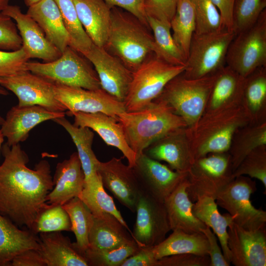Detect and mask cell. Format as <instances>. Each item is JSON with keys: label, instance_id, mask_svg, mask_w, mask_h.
<instances>
[{"label": "cell", "instance_id": "cell-37", "mask_svg": "<svg viewBox=\"0 0 266 266\" xmlns=\"http://www.w3.org/2000/svg\"><path fill=\"white\" fill-rule=\"evenodd\" d=\"M147 19L153 33L155 56L170 64L185 66L186 58L173 39L170 24L150 16Z\"/></svg>", "mask_w": 266, "mask_h": 266}, {"label": "cell", "instance_id": "cell-6", "mask_svg": "<svg viewBox=\"0 0 266 266\" xmlns=\"http://www.w3.org/2000/svg\"><path fill=\"white\" fill-rule=\"evenodd\" d=\"M185 69V66L170 64L154 54L147 58L133 72L124 101L126 112L144 108L159 96L171 79L183 73Z\"/></svg>", "mask_w": 266, "mask_h": 266}, {"label": "cell", "instance_id": "cell-40", "mask_svg": "<svg viewBox=\"0 0 266 266\" xmlns=\"http://www.w3.org/2000/svg\"><path fill=\"white\" fill-rule=\"evenodd\" d=\"M59 7L69 37V46L83 56L93 44L78 17L73 0H54Z\"/></svg>", "mask_w": 266, "mask_h": 266}, {"label": "cell", "instance_id": "cell-57", "mask_svg": "<svg viewBox=\"0 0 266 266\" xmlns=\"http://www.w3.org/2000/svg\"><path fill=\"white\" fill-rule=\"evenodd\" d=\"M25 4L28 7H30V6L40 1L41 0H24Z\"/></svg>", "mask_w": 266, "mask_h": 266}, {"label": "cell", "instance_id": "cell-29", "mask_svg": "<svg viewBox=\"0 0 266 266\" xmlns=\"http://www.w3.org/2000/svg\"><path fill=\"white\" fill-rule=\"evenodd\" d=\"M29 249H39V237L0 214V266H10L16 255Z\"/></svg>", "mask_w": 266, "mask_h": 266}, {"label": "cell", "instance_id": "cell-14", "mask_svg": "<svg viewBox=\"0 0 266 266\" xmlns=\"http://www.w3.org/2000/svg\"><path fill=\"white\" fill-rule=\"evenodd\" d=\"M135 212L136 219L131 235L138 246H154L166 238L170 229L164 203L142 191Z\"/></svg>", "mask_w": 266, "mask_h": 266}, {"label": "cell", "instance_id": "cell-10", "mask_svg": "<svg viewBox=\"0 0 266 266\" xmlns=\"http://www.w3.org/2000/svg\"><path fill=\"white\" fill-rule=\"evenodd\" d=\"M228 152L211 153L195 160L188 171L187 189L192 202L208 196L215 200L218 194L234 178Z\"/></svg>", "mask_w": 266, "mask_h": 266}, {"label": "cell", "instance_id": "cell-39", "mask_svg": "<svg viewBox=\"0 0 266 266\" xmlns=\"http://www.w3.org/2000/svg\"><path fill=\"white\" fill-rule=\"evenodd\" d=\"M67 213L71 223V231L75 234L73 242L79 252L84 255L88 247V236L94 222V216L87 206L76 197L62 205Z\"/></svg>", "mask_w": 266, "mask_h": 266}, {"label": "cell", "instance_id": "cell-2", "mask_svg": "<svg viewBox=\"0 0 266 266\" xmlns=\"http://www.w3.org/2000/svg\"><path fill=\"white\" fill-rule=\"evenodd\" d=\"M251 122L243 101L204 111L193 127L186 128L195 160L211 153L228 152L236 130Z\"/></svg>", "mask_w": 266, "mask_h": 266}, {"label": "cell", "instance_id": "cell-30", "mask_svg": "<svg viewBox=\"0 0 266 266\" xmlns=\"http://www.w3.org/2000/svg\"><path fill=\"white\" fill-rule=\"evenodd\" d=\"M245 79L227 66L221 69L217 73L204 111L241 103Z\"/></svg>", "mask_w": 266, "mask_h": 266}, {"label": "cell", "instance_id": "cell-3", "mask_svg": "<svg viewBox=\"0 0 266 266\" xmlns=\"http://www.w3.org/2000/svg\"><path fill=\"white\" fill-rule=\"evenodd\" d=\"M117 119L136 159L158 139L177 129L187 128L184 119L169 106L155 100L140 110L118 114Z\"/></svg>", "mask_w": 266, "mask_h": 266}, {"label": "cell", "instance_id": "cell-48", "mask_svg": "<svg viewBox=\"0 0 266 266\" xmlns=\"http://www.w3.org/2000/svg\"><path fill=\"white\" fill-rule=\"evenodd\" d=\"M178 1V0H145L146 15L170 24L175 14Z\"/></svg>", "mask_w": 266, "mask_h": 266}, {"label": "cell", "instance_id": "cell-26", "mask_svg": "<svg viewBox=\"0 0 266 266\" xmlns=\"http://www.w3.org/2000/svg\"><path fill=\"white\" fill-rule=\"evenodd\" d=\"M38 237L46 266H88L84 255L61 231L41 233Z\"/></svg>", "mask_w": 266, "mask_h": 266}, {"label": "cell", "instance_id": "cell-16", "mask_svg": "<svg viewBox=\"0 0 266 266\" xmlns=\"http://www.w3.org/2000/svg\"><path fill=\"white\" fill-rule=\"evenodd\" d=\"M133 168L141 191L163 203L188 173L173 170L144 153Z\"/></svg>", "mask_w": 266, "mask_h": 266}, {"label": "cell", "instance_id": "cell-46", "mask_svg": "<svg viewBox=\"0 0 266 266\" xmlns=\"http://www.w3.org/2000/svg\"><path fill=\"white\" fill-rule=\"evenodd\" d=\"M30 59L22 46L16 51L0 50V78L27 70V63Z\"/></svg>", "mask_w": 266, "mask_h": 266}, {"label": "cell", "instance_id": "cell-43", "mask_svg": "<svg viewBox=\"0 0 266 266\" xmlns=\"http://www.w3.org/2000/svg\"><path fill=\"white\" fill-rule=\"evenodd\" d=\"M266 8V0H234L233 30L236 34L248 29Z\"/></svg>", "mask_w": 266, "mask_h": 266}, {"label": "cell", "instance_id": "cell-42", "mask_svg": "<svg viewBox=\"0 0 266 266\" xmlns=\"http://www.w3.org/2000/svg\"><path fill=\"white\" fill-rule=\"evenodd\" d=\"M135 241L119 247L105 250H92L87 249L84 256L88 266H121L128 258L140 249Z\"/></svg>", "mask_w": 266, "mask_h": 266}, {"label": "cell", "instance_id": "cell-58", "mask_svg": "<svg viewBox=\"0 0 266 266\" xmlns=\"http://www.w3.org/2000/svg\"><path fill=\"white\" fill-rule=\"evenodd\" d=\"M4 136L0 130V153L1 150V144L4 140Z\"/></svg>", "mask_w": 266, "mask_h": 266}, {"label": "cell", "instance_id": "cell-50", "mask_svg": "<svg viewBox=\"0 0 266 266\" xmlns=\"http://www.w3.org/2000/svg\"><path fill=\"white\" fill-rule=\"evenodd\" d=\"M111 7H117L130 13L149 27L145 10V0H104Z\"/></svg>", "mask_w": 266, "mask_h": 266}, {"label": "cell", "instance_id": "cell-9", "mask_svg": "<svg viewBox=\"0 0 266 266\" xmlns=\"http://www.w3.org/2000/svg\"><path fill=\"white\" fill-rule=\"evenodd\" d=\"M226 66L243 77L266 66V10L252 26L235 34L228 49Z\"/></svg>", "mask_w": 266, "mask_h": 266}, {"label": "cell", "instance_id": "cell-22", "mask_svg": "<svg viewBox=\"0 0 266 266\" xmlns=\"http://www.w3.org/2000/svg\"><path fill=\"white\" fill-rule=\"evenodd\" d=\"M72 116L74 117L75 126L87 127L96 132L107 145L117 148L123 153L129 166H135L136 156L128 145L117 118L102 112H77Z\"/></svg>", "mask_w": 266, "mask_h": 266}, {"label": "cell", "instance_id": "cell-55", "mask_svg": "<svg viewBox=\"0 0 266 266\" xmlns=\"http://www.w3.org/2000/svg\"><path fill=\"white\" fill-rule=\"evenodd\" d=\"M8 92L6 89L0 85V95H7ZM4 119L0 116V125H2L4 122Z\"/></svg>", "mask_w": 266, "mask_h": 266}, {"label": "cell", "instance_id": "cell-25", "mask_svg": "<svg viewBox=\"0 0 266 266\" xmlns=\"http://www.w3.org/2000/svg\"><path fill=\"white\" fill-rule=\"evenodd\" d=\"M79 20L93 43L104 47L110 30L111 8L104 0H73Z\"/></svg>", "mask_w": 266, "mask_h": 266}, {"label": "cell", "instance_id": "cell-28", "mask_svg": "<svg viewBox=\"0 0 266 266\" xmlns=\"http://www.w3.org/2000/svg\"><path fill=\"white\" fill-rule=\"evenodd\" d=\"M27 14L43 31L46 38L62 53L69 45V37L54 0H41L28 7Z\"/></svg>", "mask_w": 266, "mask_h": 266}, {"label": "cell", "instance_id": "cell-36", "mask_svg": "<svg viewBox=\"0 0 266 266\" xmlns=\"http://www.w3.org/2000/svg\"><path fill=\"white\" fill-rule=\"evenodd\" d=\"M87 206L93 216L106 212L115 216L132 234L126 221L115 203L104 190L99 173L94 177L84 182L83 188L78 197Z\"/></svg>", "mask_w": 266, "mask_h": 266}, {"label": "cell", "instance_id": "cell-15", "mask_svg": "<svg viewBox=\"0 0 266 266\" xmlns=\"http://www.w3.org/2000/svg\"><path fill=\"white\" fill-rule=\"evenodd\" d=\"M84 56L94 66L101 88L124 102L132 79L133 71L104 47L94 43Z\"/></svg>", "mask_w": 266, "mask_h": 266}, {"label": "cell", "instance_id": "cell-56", "mask_svg": "<svg viewBox=\"0 0 266 266\" xmlns=\"http://www.w3.org/2000/svg\"><path fill=\"white\" fill-rule=\"evenodd\" d=\"M10 0H0V12H1L8 5Z\"/></svg>", "mask_w": 266, "mask_h": 266}, {"label": "cell", "instance_id": "cell-54", "mask_svg": "<svg viewBox=\"0 0 266 266\" xmlns=\"http://www.w3.org/2000/svg\"><path fill=\"white\" fill-rule=\"evenodd\" d=\"M219 10L224 25L229 30H233V7L234 0H210Z\"/></svg>", "mask_w": 266, "mask_h": 266}, {"label": "cell", "instance_id": "cell-23", "mask_svg": "<svg viewBox=\"0 0 266 266\" xmlns=\"http://www.w3.org/2000/svg\"><path fill=\"white\" fill-rule=\"evenodd\" d=\"M85 176L77 152L58 163L53 178L54 188L46 197L49 204L63 205L78 197L84 184Z\"/></svg>", "mask_w": 266, "mask_h": 266}, {"label": "cell", "instance_id": "cell-52", "mask_svg": "<svg viewBox=\"0 0 266 266\" xmlns=\"http://www.w3.org/2000/svg\"><path fill=\"white\" fill-rule=\"evenodd\" d=\"M157 261L151 247H141L137 252L126 259L121 266H157Z\"/></svg>", "mask_w": 266, "mask_h": 266}, {"label": "cell", "instance_id": "cell-11", "mask_svg": "<svg viewBox=\"0 0 266 266\" xmlns=\"http://www.w3.org/2000/svg\"><path fill=\"white\" fill-rule=\"evenodd\" d=\"M257 190L256 183L250 177H235L217 195L215 201L227 210L233 222L247 230L266 228V212L255 208L250 196Z\"/></svg>", "mask_w": 266, "mask_h": 266}, {"label": "cell", "instance_id": "cell-7", "mask_svg": "<svg viewBox=\"0 0 266 266\" xmlns=\"http://www.w3.org/2000/svg\"><path fill=\"white\" fill-rule=\"evenodd\" d=\"M235 35L233 31L226 28L210 33H194L183 75L195 79L219 71L226 66L228 49Z\"/></svg>", "mask_w": 266, "mask_h": 266}, {"label": "cell", "instance_id": "cell-47", "mask_svg": "<svg viewBox=\"0 0 266 266\" xmlns=\"http://www.w3.org/2000/svg\"><path fill=\"white\" fill-rule=\"evenodd\" d=\"M22 46L16 24L10 17L0 12V49L16 51Z\"/></svg>", "mask_w": 266, "mask_h": 266}, {"label": "cell", "instance_id": "cell-5", "mask_svg": "<svg viewBox=\"0 0 266 266\" xmlns=\"http://www.w3.org/2000/svg\"><path fill=\"white\" fill-rule=\"evenodd\" d=\"M218 72L195 79L182 73L171 79L154 100L166 104L184 119L187 128L192 127L205 109Z\"/></svg>", "mask_w": 266, "mask_h": 266}, {"label": "cell", "instance_id": "cell-8", "mask_svg": "<svg viewBox=\"0 0 266 266\" xmlns=\"http://www.w3.org/2000/svg\"><path fill=\"white\" fill-rule=\"evenodd\" d=\"M88 59L68 46L57 59L40 63L28 61L27 69L49 81L88 90L101 88L98 75Z\"/></svg>", "mask_w": 266, "mask_h": 266}, {"label": "cell", "instance_id": "cell-12", "mask_svg": "<svg viewBox=\"0 0 266 266\" xmlns=\"http://www.w3.org/2000/svg\"><path fill=\"white\" fill-rule=\"evenodd\" d=\"M0 85L17 96L18 106L39 105L56 112L67 110L56 99L53 83L28 70L0 77Z\"/></svg>", "mask_w": 266, "mask_h": 266}, {"label": "cell", "instance_id": "cell-34", "mask_svg": "<svg viewBox=\"0 0 266 266\" xmlns=\"http://www.w3.org/2000/svg\"><path fill=\"white\" fill-rule=\"evenodd\" d=\"M262 145H266V121L251 122L238 129L228 151L233 172L250 152Z\"/></svg>", "mask_w": 266, "mask_h": 266}, {"label": "cell", "instance_id": "cell-45", "mask_svg": "<svg viewBox=\"0 0 266 266\" xmlns=\"http://www.w3.org/2000/svg\"><path fill=\"white\" fill-rule=\"evenodd\" d=\"M248 175L262 182L266 189V145L257 147L250 152L233 172L234 178Z\"/></svg>", "mask_w": 266, "mask_h": 266}, {"label": "cell", "instance_id": "cell-49", "mask_svg": "<svg viewBox=\"0 0 266 266\" xmlns=\"http://www.w3.org/2000/svg\"><path fill=\"white\" fill-rule=\"evenodd\" d=\"M210 265L208 255L185 253L162 258L158 260L157 266H210Z\"/></svg>", "mask_w": 266, "mask_h": 266}, {"label": "cell", "instance_id": "cell-32", "mask_svg": "<svg viewBox=\"0 0 266 266\" xmlns=\"http://www.w3.org/2000/svg\"><path fill=\"white\" fill-rule=\"evenodd\" d=\"M156 260L173 255L191 253L198 255H208L207 239L202 233H189L174 231L159 244L151 246Z\"/></svg>", "mask_w": 266, "mask_h": 266}, {"label": "cell", "instance_id": "cell-35", "mask_svg": "<svg viewBox=\"0 0 266 266\" xmlns=\"http://www.w3.org/2000/svg\"><path fill=\"white\" fill-rule=\"evenodd\" d=\"M243 101L252 122L266 121V66L258 68L245 77Z\"/></svg>", "mask_w": 266, "mask_h": 266}, {"label": "cell", "instance_id": "cell-21", "mask_svg": "<svg viewBox=\"0 0 266 266\" xmlns=\"http://www.w3.org/2000/svg\"><path fill=\"white\" fill-rule=\"evenodd\" d=\"M65 112L51 111L39 105L13 106L7 113L0 131L12 146L25 141L30 132L44 121L64 117Z\"/></svg>", "mask_w": 266, "mask_h": 266}, {"label": "cell", "instance_id": "cell-4", "mask_svg": "<svg viewBox=\"0 0 266 266\" xmlns=\"http://www.w3.org/2000/svg\"><path fill=\"white\" fill-rule=\"evenodd\" d=\"M147 28L130 13L112 7L110 30L104 47L110 49L133 72L153 53L154 37Z\"/></svg>", "mask_w": 266, "mask_h": 266}, {"label": "cell", "instance_id": "cell-18", "mask_svg": "<svg viewBox=\"0 0 266 266\" xmlns=\"http://www.w3.org/2000/svg\"><path fill=\"white\" fill-rule=\"evenodd\" d=\"M228 229L231 263L235 266H266V228L247 230L233 222Z\"/></svg>", "mask_w": 266, "mask_h": 266}, {"label": "cell", "instance_id": "cell-51", "mask_svg": "<svg viewBox=\"0 0 266 266\" xmlns=\"http://www.w3.org/2000/svg\"><path fill=\"white\" fill-rule=\"evenodd\" d=\"M201 232L206 236L208 242L210 266H229L230 264L227 262L224 256L222 249L218 244L215 234L207 226Z\"/></svg>", "mask_w": 266, "mask_h": 266}, {"label": "cell", "instance_id": "cell-20", "mask_svg": "<svg viewBox=\"0 0 266 266\" xmlns=\"http://www.w3.org/2000/svg\"><path fill=\"white\" fill-rule=\"evenodd\" d=\"M186 128L174 130L151 143L143 151L149 157L166 162L170 168L187 173L194 163Z\"/></svg>", "mask_w": 266, "mask_h": 266}, {"label": "cell", "instance_id": "cell-31", "mask_svg": "<svg viewBox=\"0 0 266 266\" xmlns=\"http://www.w3.org/2000/svg\"><path fill=\"white\" fill-rule=\"evenodd\" d=\"M215 200L208 196L198 198L193 206L195 216L213 230L219 241L224 256L230 264L231 254L228 245V228L233 222L229 213L222 215Z\"/></svg>", "mask_w": 266, "mask_h": 266}, {"label": "cell", "instance_id": "cell-53", "mask_svg": "<svg viewBox=\"0 0 266 266\" xmlns=\"http://www.w3.org/2000/svg\"><path fill=\"white\" fill-rule=\"evenodd\" d=\"M10 266H46V264L38 249H29L16 255Z\"/></svg>", "mask_w": 266, "mask_h": 266}, {"label": "cell", "instance_id": "cell-41", "mask_svg": "<svg viewBox=\"0 0 266 266\" xmlns=\"http://www.w3.org/2000/svg\"><path fill=\"white\" fill-rule=\"evenodd\" d=\"M30 231L36 234L55 231H71L69 217L62 205L46 203L37 216Z\"/></svg>", "mask_w": 266, "mask_h": 266}, {"label": "cell", "instance_id": "cell-27", "mask_svg": "<svg viewBox=\"0 0 266 266\" xmlns=\"http://www.w3.org/2000/svg\"><path fill=\"white\" fill-rule=\"evenodd\" d=\"M93 216L87 249L109 250L135 241L128 230L113 215L104 212Z\"/></svg>", "mask_w": 266, "mask_h": 266}, {"label": "cell", "instance_id": "cell-17", "mask_svg": "<svg viewBox=\"0 0 266 266\" xmlns=\"http://www.w3.org/2000/svg\"><path fill=\"white\" fill-rule=\"evenodd\" d=\"M98 172L103 186L124 206L133 213L142 192L133 168L125 165L122 158L113 157L100 161Z\"/></svg>", "mask_w": 266, "mask_h": 266}, {"label": "cell", "instance_id": "cell-24", "mask_svg": "<svg viewBox=\"0 0 266 266\" xmlns=\"http://www.w3.org/2000/svg\"><path fill=\"white\" fill-rule=\"evenodd\" d=\"M186 177L164 202L170 231H181L192 233H202L206 226L193 212L194 203L189 198Z\"/></svg>", "mask_w": 266, "mask_h": 266}, {"label": "cell", "instance_id": "cell-1", "mask_svg": "<svg viewBox=\"0 0 266 266\" xmlns=\"http://www.w3.org/2000/svg\"><path fill=\"white\" fill-rule=\"evenodd\" d=\"M1 151L4 159L0 165V214L30 230L54 186L50 165L42 160L33 169L28 167L29 157L19 143L9 146L6 143Z\"/></svg>", "mask_w": 266, "mask_h": 266}, {"label": "cell", "instance_id": "cell-19", "mask_svg": "<svg viewBox=\"0 0 266 266\" xmlns=\"http://www.w3.org/2000/svg\"><path fill=\"white\" fill-rule=\"evenodd\" d=\"M16 22L22 40V47L30 58H37L45 62L53 61L62 53L46 38L37 23L16 5H8L2 12Z\"/></svg>", "mask_w": 266, "mask_h": 266}, {"label": "cell", "instance_id": "cell-38", "mask_svg": "<svg viewBox=\"0 0 266 266\" xmlns=\"http://www.w3.org/2000/svg\"><path fill=\"white\" fill-rule=\"evenodd\" d=\"M170 24L173 39L186 60L196 30L195 13L191 0H178L175 14Z\"/></svg>", "mask_w": 266, "mask_h": 266}, {"label": "cell", "instance_id": "cell-33", "mask_svg": "<svg viewBox=\"0 0 266 266\" xmlns=\"http://www.w3.org/2000/svg\"><path fill=\"white\" fill-rule=\"evenodd\" d=\"M53 121L63 127L70 135L75 144L84 174V182L98 174L100 161L92 149L94 133L89 128L77 127L71 124L65 116L55 118Z\"/></svg>", "mask_w": 266, "mask_h": 266}, {"label": "cell", "instance_id": "cell-44", "mask_svg": "<svg viewBox=\"0 0 266 266\" xmlns=\"http://www.w3.org/2000/svg\"><path fill=\"white\" fill-rule=\"evenodd\" d=\"M196 17L195 33L216 32L226 28L220 13L210 0H191Z\"/></svg>", "mask_w": 266, "mask_h": 266}, {"label": "cell", "instance_id": "cell-13", "mask_svg": "<svg viewBox=\"0 0 266 266\" xmlns=\"http://www.w3.org/2000/svg\"><path fill=\"white\" fill-rule=\"evenodd\" d=\"M56 99L66 108V114L72 116L77 112H102L117 118L126 112L124 102L119 101L102 88L88 90L54 83Z\"/></svg>", "mask_w": 266, "mask_h": 266}]
</instances>
